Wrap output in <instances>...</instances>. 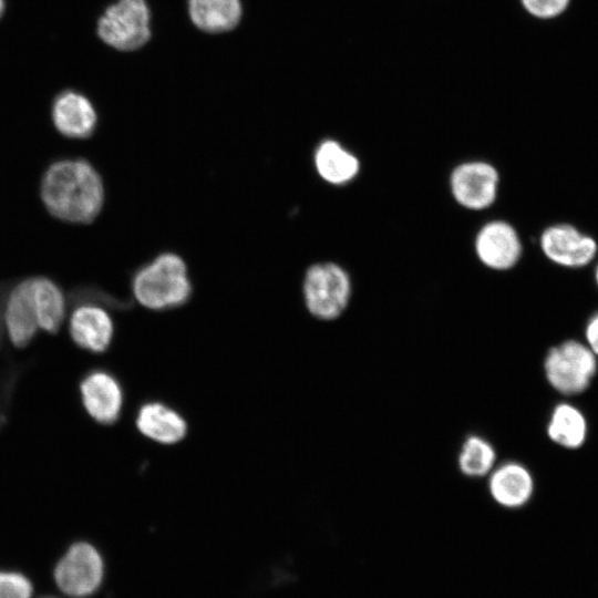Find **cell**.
Wrapping results in <instances>:
<instances>
[{
    "label": "cell",
    "instance_id": "6da1fadb",
    "mask_svg": "<svg viewBox=\"0 0 598 598\" xmlns=\"http://www.w3.org/2000/svg\"><path fill=\"white\" fill-rule=\"evenodd\" d=\"M47 210L60 220L89 224L102 209L104 188L96 169L84 159H61L51 164L41 182Z\"/></svg>",
    "mask_w": 598,
    "mask_h": 598
},
{
    "label": "cell",
    "instance_id": "7a4b0ae2",
    "mask_svg": "<svg viewBox=\"0 0 598 598\" xmlns=\"http://www.w3.org/2000/svg\"><path fill=\"white\" fill-rule=\"evenodd\" d=\"M135 299L145 308L164 310L183 305L192 293L184 260L165 252L141 268L133 278Z\"/></svg>",
    "mask_w": 598,
    "mask_h": 598
},
{
    "label": "cell",
    "instance_id": "3957f363",
    "mask_svg": "<svg viewBox=\"0 0 598 598\" xmlns=\"http://www.w3.org/2000/svg\"><path fill=\"white\" fill-rule=\"evenodd\" d=\"M598 368L597 357L586 343L566 340L554 346L544 360V373L549 385L564 395L584 392Z\"/></svg>",
    "mask_w": 598,
    "mask_h": 598
},
{
    "label": "cell",
    "instance_id": "277c9868",
    "mask_svg": "<svg viewBox=\"0 0 598 598\" xmlns=\"http://www.w3.org/2000/svg\"><path fill=\"white\" fill-rule=\"evenodd\" d=\"M104 578V558L93 544L85 540L71 544L53 569L56 587L71 598L91 597L100 589Z\"/></svg>",
    "mask_w": 598,
    "mask_h": 598
},
{
    "label": "cell",
    "instance_id": "5b68a950",
    "mask_svg": "<svg viewBox=\"0 0 598 598\" xmlns=\"http://www.w3.org/2000/svg\"><path fill=\"white\" fill-rule=\"evenodd\" d=\"M351 281L343 268L332 262L311 266L303 280L305 303L316 318L332 320L346 309Z\"/></svg>",
    "mask_w": 598,
    "mask_h": 598
},
{
    "label": "cell",
    "instance_id": "8992f818",
    "mask_svg": "<svg viewBox=\"0 0 598 598\" xmlns=\"http://www.w3.org/2000/svg\"><path fill=\"white\" fill-rule=\"evenodd\" d=\"M97 33L121 51L141 48L151 37V12L146 0H118L97 22Z\"/></svg>",
    "mask_w": 598,
    "mask_h": 598
},
{
    "label": "cell",
    "instance_id": "52a82bcc",
    "mask_svg": "<svg viewBox=\"0 0 598 598\" xmlns=\"http://www.w3.org/2000/svg\"><path fill=\"white\" fill-rule=\"evenodd\" d=\"M539 243L543 254L551 262L566 268L585 267L598 252V244L594 237L567 223L545 228Z\"/></svg>",
    "mask_w": 598,
    "mask_h": 598
},
{
    "label": "cell",
    "instance_id": "ba28073f",
    "mask_svg": "<svg viewBox=\"0 0 598 598\" xmlns=\"http://www.w3.org/2000/svg\"><path fill=\"white\" fill-rule=\"evenodd\" d=\"M498 186L497 171L485 162H467L455 167L451 189L462 206L478 210L492 205Z\"/></svg>",
    "mask_w": 598,
    "mask_h": 598
},
{
    "label": "cell",
    "instance_id": "9c48e42d",
    "mask_svg": "<svg viewBox=\"0 0 598 598\" xmlns=\"http://www.w3.org/2000/svg\"><path fill=\"white\" fill-rule=\"evenodd\" d=\"M80 393L87 414L101 424L114 423L123 408V390L107 371L94 370L81 381Z\"/></svg>",
    "mask_w": 598,
    "mask_h": 598
},
{
    "label": "cell",
    "instance_id": "30bf717a",
    "mask_svg": "<svg viewBox=\"0 0 598 598\" xmlns=\"http://www.w3.org/2000/svg\"><path fill=\"white\" fill-rule=\"evenodd\" d=\"M475 250L480 260L496 270L514 267L523 251L522 241L515 228L503 220L484 225L475 239Z\"/></svg>",
    "mask_w": 598,
    "mask_h": 598
},
{
    "label": "cell",
    "instance_id": "8fae6325",
    "mask_svg": "<svg viewBox=\"0 0 598 598\" xmlns=\"http://www.w3.org/2000/svg\"><path fill=\"white\" fill-rule=\"evenodd\" d=\"M488 475V491L498 505L518 508L530 501L535 488L534 478L522 463L515 461L502 463Z\"/></svg>",
    "mask_w": 598,
    "mask_h": 598
},
{
    "label": "cell",
    "instance_id": "7c38bea8",
    "mask_svg": "<svg viewBox=\"0 0 598 598\" xmlns=\"http://www.w3.org/2000/svg\"><path fill=\"white\" fill-rule=\"evenodd\" d=\"M4 328L13 346L25 347L39 329L29 278L8 293L2 309Z\"/></svg>",
    "mask_w": 598,
    "mask_h": 598
},
{
    "label": "cell",
    "instance_id": "4fadbf2b",
    "mask_svg": "<svg viewBox=\"0 0 598 598\" xmlns=\"http://www.w3.org/2000/svg\"><path fill=\"white\" fill-rule=\"evenodd\" d=\"M72 340L82 349L104 352L114 334L112 318L100 306L85 303L74 309L69 326Z\"/></svg>",
    "mask_w": 598,
    "mask_h": 598
},
{
    "label": "cell",
    "instance_id": "5bb4252c",
    "mask_svg": "<svg viewBox=\"0 0 598 598\" xmlns=\"http://www.w3.org/2000/svg\"><path fill=\"white\" fill-rule=\"evenodd\" d=\"M55 128L69 138H86L96 127V112L87 97L75 91H64L53 101Z\"/></svg>",
    "mask_w": 598,
    "mask_h": 598
},
{
    "label": "cell",
    "instance_id": "9a60e30c",
    "mask_svg": "<svg viewBox=\"0 0 598 598\" xmlns=\"http://www.w3.org/2000/svg\"><path fill=\"white\" fill-rule=\"evenodd\" d=\"M136 427L146 437L162 444H174L184 439L187 424L174 409L161 403L143 404L136 415Z\"/></svg>",
    "mask_w": 598,
    "mask_h": 598
},
{
    "label": "cell",
    "instance_id": "2e32d148",
    "mask_svg": "<svg viewBox=\"0 0 598 598\" xmlns=\"http://www.w3.org/2000/svg\"><path fill=\"white\" fill-rule=\"evenodd\" d=\"M240 0H188L193 23L206 32H225L235 28L241 18Z\"/></svg>",
    "mask_w": 598,
    "mask_h": 598
},
{
    "label": "cell",
    "instance_id": "e0dca14e",
    "mask_svg": "<svg viewBox=\"0 0 598 598\" xmlns=\"http://www.w3.org/2000/svg\"><path fill=\"white\" fill-rule=\"evenodd\" d=\"M29 281L39 328L49 333L56 332L65 316V299L62 290L47 277H32Z\"/></svg>",
    "mask_w": 598,
    "mask_h": 598
},
{
    "label": "cell",
    "instance_id": "ac0fdd59",
    "mask_svg": "<svg viewBox=\"0 0 598 598\" xmlns=\"http://www.w3.org/2000/svg\"><path fill=\"white\" fill-rule=\"evenodd\" d=\"M315 165L320 177L333 185L350 182L360 169L358 158L333 140L319 144L315 152Z\"/></svg>",
    "mask_w": 598,
    "mask_h": 598
},
{
    "label": "cell",
    "instance_id": "d6986e66",
    "mask_svg": "<svg viewBox=\"0 0 598 598\" xmlns=\"http://www.w3.org/2000/svg\"><path fill=\"white\" fill-rule=\"evenodd\" d=\"M585 414L574 404L561 402L551 411L547 435L554 443L569 450L580 447L587 437Z\"/></svg>",
    "mask_w": 598,
    "mask_h": 598
},
{
    "label": "cell",
    "instance_id": "ffe728a7",
    "mask_svg": "<svg viewBox=\"0 0 598 598\" xmlns=\"http://www.w3.org/2000/svg\"><path fill=\"white\" fill-rule=\"evenodd\" d=\"M496 463L494 446L480 435H470L462 444L457 457L460 471L468 477H483L488 475Z\"/></svg>",
    "mask_w": 598,
    "mask_h": 598
},
{
    "label": "cell",
    "instance_id": "44dd1931",
    "mask_svg": "<svg viewBox=\"0 0 598 598\" xmlns=\"http://www.w3.org/2000/svg\"><path fill=\"white\" fill-rule=\"evenodd\" d=\"M33 584L21 571L0 569V598H31Z\"/></svg>",
    "mask_w": 598,
    "mask_h": 598
},
{
    "label": "cell",
    "instance_id": "7402d4cb",
    "mask_svg": "<svg viewBox=\"0 0 598 598\" xmlns=\"http://www.w3.org/2000/svg\"><path fill=\"white\" fill-rule=\"evenodd\" d=\"M570 0H519L523 9L538 19H551L566 10Z\"/></svg>",
    "mask_w": 598,
    "mask_h": 598
},
{
    "label": "cell",
    "instance_id": "603a6c76",
    "mask_svg": "<svg viewBox=\"0 0 598 598\" xmlns=\"http://www.w3.org/2000/svg\"><path fill=\"white\" fill-rule=\"evenodd\" d=\"M585 339L588 348L598 358V312L594 313L587 321Z\"/></svg>",
    "mask_w": 598,
    "mask_h": 598
},
{
    "label": "cell",
    "instance_id": "cb8c5ba5",
    "mask_svg": "<svg viewBox=\"0 0 598 598\" xmlns=\"http://www.w3.org/2000/svg\"><path fill=\"white\" fill-rule=\"evenodd\" d=\"M595 281L598 287V264L596 265V268H595Z\"/></svg>",
    "mask_w": 598,
    "mask_h": 598
},
{
    "label": "cell",
    "instance_id": "d4e9b609",
    "mask_svg": "<svg viewBox=\"0 0 598 598\" xmlns=\"http://www.w3.org/2000/svg\"><path fill=\"white\" fill-rule=\"evenodd\" d=\"M3 9H4V0H0V17L3 12Z\"/></svg>",
    "mask_w": 598,
    "mask_h": 598
},
{
    "label": "cell",
    "instance_id": "484cf974",
    "mask_svg": "<svg viewBox=\"0 0 598 598\" xmlns=\"http://www.w3.org/2000/svg\"><path fill=\"white\" fill-rule=\"evenodd\" d=\"M43 598H54V597H43Z\"/></svg>",
    "mask_w": 598,
    "mask_h": 598
}]
</instances>
